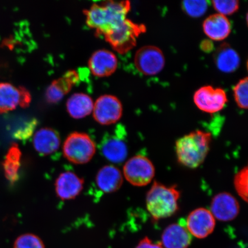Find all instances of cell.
<instances>
[{
	"instance_id": "8fae6325",
	"label": "cell",
	"mask_w": 248,
	"mask_h": 248,
	"mask_svg": "<svg viewBox=\"0 0 248 248\" xmlns=\"http://www.w3.org/2000/svg\"><path fill=\"white\" fill-rule=\"evenodd\" d=\"M31 101V95L24 88H17L8 83H0V114L13 110L18 105L26 107Z\"/></svg>"
},
{
	"instance_id": "ac0fdd59",
	"label": "cell",
	"mask_w": 248,
	"mask_h": 248,
	"mask_svg": "<svg viewBox=\"0 0 248 248\" xmlns=\"http://www.w3.org/2000/svg\"><path fill=\"white\" fill-rule=\"evenodd\" d=\"M60 135L52 128L40 129L33 136V147L38 153L42 155L54 153L60 148Z\"/></svg>"
},
{
	"instance_id": "83f0119b",
	"label": "cell",
	"mask_w": 248,
	"mask_h": 248,
	"mask_svg": "<svg viewBox=\"0 0 248 248\" xmlns=\"http://www.w3.org/2000/svg\"><path fill=\"white\" fill-rule=\"evenodd\" d=\"M214 8L218 14L223 16L231 15L236 12L239 8V1L237 0H221L213 1Z\"/></svg>"
},
{
	"instance_id": "4316f807",
	"label": "cell",
	"mask_w": 248,
	"mask_h": 248,
	"mask_svg": "<svg viewBox=\"0 0 248 248\" xmlns=\"http://www.w3.org/2000/svg\"><path fill=\"white\" fill-rule=\"evenodd\" d=\"M248 167H244L235 175L234 185L238 195L246 202H248Z\"/></svg>"
},
{
	"instance_id": "484cf974",
	"label": "cell",
	"mask_w": 248,
	"mask_h": 248,
	"mask_svg": "<svg viewBox=\"0 0 248 248\" xmlns=\"http://www.w3.org/2000/svg\"><path fill=\"white\" fill-rule=\"evenodd\" d=\"M13 248H46L45 243L38 235L27 233L15 240Z\"/></svg>"
},
{
	"instance_id": "f546056e",
	"label": "cell",
	"mask_w": 248,
	"mask_h": 248,
	"mask_svg": "<svg viewBox=\"0 0 248 248\" xmlns=\"http://www.w3.org/2000/svg\"><path fill=\"white\" fill-rule=\"evenodd\" d=\"M201 47L203 51L209 52L212 49L213 46L212 42L206 40L202 43Z\"/></svg>"
},
{
	"instance_id": "5b68a950",
	"label": "cell",
	"mask_w": 248,
	"mask_h": 248,
	"mask_svg": "<svg viewBox=\"0 0 248 248\" xmlns=\"http://www.w3.org/2000/svg\"><path fill=\"white\" fill-rule=\"evenodd\" d=\"M96 151L94 142L84 133H71L63 147L64 156L74 164H83L91 161Z\"/></svg>"
},
{
	"instance_id": "ffe728a7",
	"label": "cell",
	"mask_w": 248,
	"mask_h": 248,
	"mask_svg": "<svg viewBox=\"0 0 248 248\" xmlns=\"http://www.w3.org/2000/svg\"><path fill=\"white\" fill-rule=\"evenodd\" d=\"M215 62L219 70L225 73H233L240 66V58L230 45L224 43L217 48Z\"/></svg>"
},
{
	"instance_id": "5bb4252c",
	"label": "cell",
	"mask_w": 248,
	"mask_h": 248,
	"mask_svg": "<svg viewBox=\"0 0 248 248\" xmlns=\"http://www.w3.org/2000/svg\"><path fill=\"white\" fill-rule=\"evenodd\" d=\"M84 181L75 173H62L55 182V191L58 197L63 200L74 199L82 191Z\"/></svg>"
},
{
	"instance_id": "d4e9b609",
	"label": "cell",
	"mask_w": 248,
	"mask_h": 248,
	"mask_svg": "<svg viewBox=\"0 0 248 248\" xmlns=\"http://www.w3.org/2000/svg\"><path fill=\"white\" fill-rule=\"evenodd\" d=\"M234 97L237 106L243 109L248 107V78H244L233 88Z\"/></svg>"
},
{
	"instance_id": "4fadbf2b",
	"label": "cell",
	"mask_w": 248,
	"mask_h": 248,
	"mask_svg": "<svg viewBox=\"0 0 248 248\" xmlns=\"http://www.w3.org/2000/svg\"><path fill=\"white\" fill-rule=\"evenodd\" d=\"M92 74L97 77H107L117 69L118 60L113 52L108 49H99L92 54L89 61Z\"/></svg>"
},
{
	"instance_id": "8992f818",
	"label": "cell",
	"mask_w": 248,
	"mask_h": 248,
	"mask_svg": "<svg viewBox=\"0 0 248 248\" xmlns=\"http://www.w3.org/2000/svg\"><path fill=\"white\" fill-rule=\"evenodd\" d=\"M123 171L126 181L137 187L150 184L155 174L153 162L149 158L141 155H136L127 161L124 166Z\"/></svg>"
},
{
	"instance_id": "d6986e66",
	"label": "cell",
	"mask_w": 248,
	"mask_h": 248,
	"mask_svg": "<svg viewBox=\"0 0 248 248\" xmlns=\"http://www.w3.org/2000/svg\"><path fill=\"white\" fill-rule=\"evenodd\" d=\"M123 182L122 172L113 166L102 167L96 177L98 187L105 193H111L117 191L122 186Z\"/></svg>"
},
{
	"instance_id": "277c9868",
	"label": "cell",
	"mask_w": 248,
	"mask_h": 248,
	"mask_svg": "<svg viewBox=\"0 0 248 248\" xmlns=\"http://www.w3.org/2000/svg\"><path fill=\"white\" fill-rule=\"evenodd\" d=\"M145 31L144 25L135 23L127 18L104 36L114 50L123 54L134 47L138 37Z\"/></svg>"
},
{
	"instance_id": "7c38bea8",
	"label": "cell",
	"mask_w": 248,
	"mask_h": 248,
	"mask_svg": "<svg viewBox=\"0 0 248 248\" xmlns=\"http://www.w3.org/2000/svg\"><path fill=\"white\" fill-rule=\"evenodd\" d=\"M210 211L218 221H231L239 215L240 204L231 194L225 192L213 197Z\"/></svg>"
},
{
	"instance_id": "cb8c5ba5",
	"label": "cell",
	"mask_w": 248,
	"mask_h": 248,
	"mask_svg": "<svg viewBox=\"0 0 248 248\" xmlns=\"http://www.w3.org/2000/svg\"><path fill=\"white\" fill-rule=\"evenodd\" d=\"M182 7L190 16L197 18L205 14L208 9V2L203 0H188L183 1Z\"/></svg>"
},
{
	"instance_id": "52a82bcc",
	"label": "cell",
	"mask_w": 248,
	"mask_h": 248,
	"mask_svg": "<svg viewBox=\"0 0 248 248\" xmlns=\"http://www.w3.org/2000/svg\"><path fill=\"white\" fill-rule=\"evenodd\" d=\"M134 62L140 72L145 76H153L163 70L166 60L163 52L159 47L145 46L136 52Z\"/></svg>"
},
{
	"instance_id": "603a6c76",
	"label": "cell",
	"mask_w": 248,
	"mask_h": 248,
	"mask_svg": "<svg viewBox=\"0 0 248 248\" xmlns=\"http://www.w3.org/2000/svg\"><path fill=\"white\" fill-rule=\"evenodd\" d=\"M21 153L17 144H14L9 148L2 162L5 178L11 184H14L19 178L21 166Z\"/></svg>"
},
{
	"instance_id": "30bf717a",
	"label": "cell",
	"mask_w": 248,
	"mask_h": 248,
	"mask_svg": "<svg viewBox=\"0 0 248 248\" xmlns=\"http://www.w3.org/2000/svg\"><path fill=\"white\" fill-rule=\"evenodd\" d=\"M185 225L191 236L203 239L215 231L216 219L209 210L200 207L189 214Z\"/></svg>"
},
{
	"instance_id": "9a60e30c",
	"label": "cell",
	"mask_w": 248,
	"mask_h": 248,
	"mask_svg": "<svg viewBox=\"0 0 248 248\" xmlns=\"http://www.w3.org/2000/svg\"><path fill=\"white\" fill-rule=\"evenodd\" d=\"M160 243L164 248H188L192 236L185 224L174 223L166 227L162 234Z\"/></svg>"
},
{
	"instance_id": "2e32d148",
	"label": "cell",
	"mask_w": 248,
	"mask_h": 248,
	"mask_svg": "<svg viewBox=\"0 0 248 248\" xmlns=\"http://www.w3.org/2000/svg\"><path fill=\"white\" fill-rule=\"evenodd\" d=\"M231 29V23L228 17L218 14L209 16L203 23L204 33L215 41H221L227 38Z\"/></svg>"
},
{
	"instance_id": "ba28073f",
	"label": "cell",
	"mask_w": 248,
	"mask_h": 248,
	"mask_svg": "<svg viewBox=\"0 0 248 248\" xmlns=\"http://www.w3.org/2000/svg\"><path fill=\"white\" fill-rule=\"evenodd\" d=\"M194 102L199 109L207 113L218 112L228 102L227 95L224 89L204 86L197 90L194 94Z\"/></svg>"
},
{
	"instance_id": "44dd1931",
	"label": "cell",
	"mask_w": 248,
	"mask_h": 248,
	"mask_svg": "<svg viewBox=\"0 0 248 248\" xmlns=\"http://www.w3.org/2000/svg\"><path fill=\"white\" fill-rule=\"evenodd\" d=\"M94 102L91 96L83 93H77L68 99L66 108L70 115L76 119L89 115L94 108Z\"/></svg>"
},
{
	"instance_id": "3957f363",
	"label": "cell",
	"mask_w": 248,
	"mask_h": 248,
	"mask_svg": "<svg viewBox=\"0 0 248 248\" xmlns=\"http://www.w3.org/2000/svg\"><path fill=\"white\" fill-rule=\"evenodd\" d=\"M181 193L175 186H167L155 182L147 196V209L155 221L169 218L179 209Z\"/></svg>"
},
{
	"instance_id": "6da1fadb",
	"label": "cell",
	"mask_w": 248,
	"mask_h": 248,
	"mask_svg": "<svg viewBox=\"0 0 248 248\" xmlns=\"http://www.w3.org/2000/svg\"><path fill=\"white\" fill-rule=\"evenodd\" d=\"M131 7L128 1L96 2L85 11L86 23L104 36L126 19Z\"/></svg>"
},
{
	"instance_id": "7402d4cb",
	"label": "cell",
	"mask_w": 248,
	"mask_h": 248,
	"mask_svg": "<svg viewBox=\"0 0 248 248\" xmlns=\"http://www.w3.org/2000/svg\"><path fill=\"white\" fill-rule=\"evenodd\" d=\"M101 152L107 160L114 163H123L128 154L126 142L115 136L107 139L102 142Z\"/></svg>"
},
{
	"instance_id": "f1b7e54d",
	"label": "cell",
	"mask_w": 248,
	"mask_h": 248,
	"mask_svg": "<svg viewBox=\"0 0 248 248\" xmlns=\"http://www.w3.org/2000/svg\"><path fill=\"white\" fill-rule=\"evenodd\" d=\"M135 248H164L160 242H154L150 238L145 237L138 244Z\"/></svg>"
},
{
	"instance_id": "7a4b0ae2",
	"label": "cell",
	"mask_w": 248,
	"mask_h": 248,
	"mask_svg": "<svg viewBox=\"0 0 248 248\" xmlns=\"http://www.w3.org/2000/svg\"><path fill=\"white\" fill-rule=\"evenodd\" d=\"M212 136L209 132L197 130L179 138L175 143L179 163L187 168H198L208 154Z\"/></svg>"
},
{
	"instance_id": "9c48e42d",
	"label": "cell",
	"mask_w": 248,
	"mask_h": 248,
	"mask_svg": "<svg viewBox=\"0 0 248 248\" xmlns=\"http://www.w3.org/2000/svg\"><path fill=\"white\" fill-rule=\"evenodd\" d=\"M123 105L116 96L104 95L94 102L93 116L102 125H110L118 122L122 116Z\"/></svg>"
},
{
	"instance_id": "e0dca14e",
	"label": "cell",
	"mask_w": 248,
	"mask_h": 248,
	"mask_svg": "<svg viewBox=\"0 0 248 248\" xmlns=\"http://www.w3.org/2000/svg\"><path fill=\"white\" fill-rule=\"evenodd\" d=\"M78 81V75L74 71H69L52 82L46 89V100L51 103L60 101L73 86Z\"/></svg>"
}]
</instances>
